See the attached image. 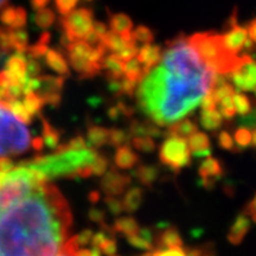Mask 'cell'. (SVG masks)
I'll use <instances>...</instances> for the list:
<instances>
[{"label":"cell","instance_id":"8992f818","mask_svg":"<svg viewBox=\"0 0 256 256\" xmlns=\"http://www.w3.org/2000/svg\"><path fill=\"white\" fill-rule=\"evenodd\" d=\"M66 57L72 68L80 75V78H92L102 70V60L107 54L104 44L92 46L86 40H74L64 44Z\"/></svg>","mask_w":256,"mask_h":256},{"label":"cell","instance_id":"7dc6e473","mask_svg":"<svg viewBox=\"0 0 256 256\" xmlns=\"http://www.w3.org/2000/svg\"><path fill=\"white\" fill-rule=\"evenodd\" d=\"M108 81V90L110 92L112 95L120 96L122 95L121 90V78H107Z\"/></svg>","mask_w":256,"mask_h":256},{"label":"cell","instance_id":"4316f807","mask_svg":"<svg viewBox=\"0 0 256 256\" xmlns=\"http://www.w3.org/2000/svg\"><path fill=\"white\" fill-rule=\"evenodd\" d=\"M200 124L208 130H217L220 128L223 124V116L220 113V110H202L200 116Z\"/></svg>","mask_w":256,"mask_h":256},{"label":"cell","instance_id":"83f0119b","mask_svg":"<svg viewBox=\"0 0 256 256\" xmlns=\"http://www.w3.org/2000/svg\"><path fill=\"white\" fill-rule=\"evenodd\" d=\"M110 30L116 34H122L133 30V20L126 14H114L110 16Z\"/></svg>","mask_w":256,"mask_h":256},{"label":"cell","instance_id":"ffe728a7","mask_svg":"<svg viewBox=\"0 0 256 256\" xmlns=\"http://www.w3.org/2000/svg\"><path fill=\"white\" fill-rule=\"evenodd\" d=\"M44 58H46L48 66H50V68L52 69L54 72L58 74V75L63 76V78H68V76H70L69 64L60 51L48 49L46 54L44 55Z\"/></svg>","mask_w":256,"mask_h":256},{"label":"cell","instance_id":"4dcf8cb0","mask_svg":"<svg viewBox=\"0 0 256 256\" xmlns=\"http://www.w3.org/2000/svg\"><path fill=\"white\" fill-rule=\"evenodd\" d=\"M252 134L249 128L246 127H240L235 130L234 138H235V144L238 145V151L241 152L243 150H246L247 147L252 145Z\"/></svg>","mask_w":256,"mask_h":256},{"label":"cell","instance_id":"cb8c5ba5","mask_svg":"<svg viewBox=\"0 0 256 256\" xmlns=\"http://www.w3.org/2000/svg\"><path fill=\"white\" fill-rule=\"evenodd\" d=\"M102 69H106L107 78H121L124 76V62L118 58L113 52L104 57L102 60Z\"/></svg>","mask_w":256,"mask_h":256},{"label":"cell","instance_id":"db71d44e","mask_svg":"<svg viewBox=\"0 0 256 256\" xmlns=\"http://www.w3.org/2000/svg\"><path fill=\"white\" fill-rule=\"evenodd\" d=\"M88 200H89V202H90L92 204H96L98 203V200H101V196H100V192L98 191H92L90 194H88Z\"/></svg>","mask_w":256,"mask_h":256},{"label":"cell","instance_id":"7c38bea8","mask_svg":"<svg viewBox=\"0 0 256 256\" xmlns=\"http://www.w3.org/2000/svg\"><path fill=\"white\" fill-rule=\"evenodd\" d=\"M130 182H132L130 176L121 174L116 168H112L110 171H106L100 188L107 196H120L130 186Z\"/></svg>","mask_w":256,"mask_h":256},{"label":"cell","instance_id":"d590c367","mask_svg":"<svg viewBox=\"0 0 256 256\" xmlns=\"http://www.w3.org/2000/svg\"><path fill=\"white\" fill-rule=\"evenodd\" d=\"M234 106H235L236 113H238L240 115L248 114L252 110L250 98L247 95L242 94V92H235V94H234Z\"/></svg>","mask_w":256,"mask_h":256},{"label":"cell","instance_id":"5bb4252c","mask_svg":"<svg viewBox=\"0 0 256 256\" xmlns=\"http://www.w3.org/2000/svg\"><path fill=\"white\" fill-rule=\"evenodd\" d=\"M188 146L196 158H206L211 154V144L209 136L203 132H194L188 136Z\"/></svg>","mask_w":256,"mask_h":256},{"label":"cell","instance_id":"816d5d0a","mask_svg":"<svg viewBox=\"0 0 256 256\" xmlns=\"http://www.w3.org/2000/svg\"><path fill=\"white\" fill-rule=\"evenodd\" d=\"M92 30H94L101 38L104 37L106 34V32L108 31L107 25H106L104 23H102V22H94V24H92Z\"/></svg>","mask_w":256,"mask_h":256},{"label":"cell","instance_id":"30bf717a","mask_svg":"<svg viewBox=\"0 0 256 256\" xmlns=\"http://www.w3.org/2000/svg\"><path fill=\"white\" fill-rule=\"evenodd\" d=\"M228 28V31L222 34L224 46L232 52L238 54L243 49L246 40H248L249 36L247 28H243L238 23L236 11H234L232 17L229 18Z\"/></svg>","mask_w":256,"mask_h":256},{"label":"cell","instance_id":"6f0895ef","mask_svg":"<svg viewBox=\"0 0 256 256\" xmlns=\"http://www.w3.org/2000/svg\"><path fill=\"white\" fill-rule=\"evenodd\" d=\"M88 2H90V0H88Z\"/></svg>","mask_w":256,"mask_h":256},{"label":"cell","instance_id":"8d00e7d4","mask_svg":"<svg viewBox=\"0 0 256 256\" xmlns=\"http://www.w3.org/2000/svg\"><path fill=\"white\" fill-rule=\"evenodd\" d=\"M104 206L113 216H119L124 212L122 200L115 196H107L104 198Z\"/></svg>","mask_w":256,"mask_h":256},{"label":"cell","instance_id":"9a60e30c","mask_svg":"<svg viewBox=\"0 0 256 256\" xmlns=\"http://www.w3.org/2000/svg\"><path fill=\"white\" fill-rule=\"evenodd\" d=\"M249 229H250V220H249L248 216L243 212L240 214L230 226L228 236H226L228 241L234 246L241 244Z\"/></svg>","mask_w":256,"mask_h":256},{"label":"cell","instance_id":"7402d4cb","mask_svg":"<svg viewBox=\"0 0 256 256\" xmlns=\"http://www.w3.org/2000/svg\"><path fill=\"white\" fill-rule=\"evenodd\" d=\"M110 138V130L98 124H88L87 128V144L92 148H100L107 145Z\"/></svg>","mask_w":256,"mask_h":256},{"label":"cell","instance_id":"6da1fadb","mask_svg":"<svg viewBox=\"0 0 256 256\" xmlns=\"http://www.w3.org/2000/svg\"><path fill=\"white\" fill-rule=\"evenodd\" d=\"M72 214L40 170L0 162V255H64Z\"/></svg>","mask_w":256,"mask_h":256},{"label":"cell","instance_id":"d6986e66","mask_svg":"<svg viewBox=\"0 0 256 256\" xmlns=\"http://www.w3.org/2000/svg\"><path fill=\"white\" fill-rule=\"evenodd\" d=\"M26 11L22 8H6L0 14V19L6 26L20 28L26 23Z\"/></svg>","mask_w":256,"mask_h":256},{"label":"cell","instance_id":"7a4b0ae2","mask_svg":"<svg viewBox=\"0 0 256 256\" xmlns=\"http://www.w3.org/2000/svg\"><path fill=\"white\" fill-rule=\"evenodd\" d=\"M214 75L180 34L168 42L160 62L138 83V107L159 127L168 126L196 110Z\"/></svg>","mask_w":256,"mask_h":256},{"label":"cell","instance_id":"bcb514c9","mask_svg":"<svg viewBox=\"0 0 256 256\" xmlns=\"http://www.w3.org/2000/svg\"><path fill=\"white\" fill-rule=\"evenodd\" d=\"M88 217L92 222L98 223V226H101V224H104L106 222L104 210L98 209V208H92V209L88 211Z\"/></svg>","mask_w":256,"mask_h":256},{"label":"cell","instance_id":"ac0fdd59","mask_svg":"<svg viewBox=\"0 0 256 256\" xmlns=\"http://www.w3.org/2000/svg\"><path fill=\"white\" fill-rule=\"evenodd\" d=\"M130 136H153L160 138L164 136L158 124L153 121H140L133 120L130 124Z\"/></svg>","mask_w":256,"mask_h":256},{"label":"cell","instance_id":"603a6c76","mask_svg":"<svg viewBox=\"0 0 256 256\" xmlns=\"http://www.w3.org/2000/svg\"><path fill=\"white\" fill-rule=\"evenodd\" d=\"M198 126L192 120L184 119L180 121L178 120V122L171 124V126L168 127L164 136H180V138H188L190 136L192 133L197 132Z\"/></svg>","mask_w":256,"mask_h":256},{"label":"cell","instance_id":"9f6ffc18","mask_svg":"<svg viewBox=\"0 0 256 256\" xmlns=\"http://www.w3.org/2000/svg\"><path fill=\"white\" fill-rule=\"evenodd\" d=\"M8 0H0V10H2L4 6L6 5V2H8Z\"/></svg>","mask_w":256,"mask_h":256},{"label":"cell","instance_id":"e575fe53","mask_svg":"<svg viewBox=\"0 0 256 256\" xmlns=\"http://www.w3.org/2000/svg\"><path fill=\"white\" fill-rule=\"evenodd\" d=\"M132 34L136 43L150 44L153 43V40H154V34H153V31L150 28L145 26V25L136 26L134 30H132Z\"/></svg>","mask_w":256,"mask_h":256},{"label":"cell","instance_id":"9c48e42d","mask_svg":"<svg viewBox=\"0 0 256 256\" xmlns=\"http://www.w3.org/2000/svg\"><path fill=\"white\" fill-rule=\"evenodd\" d=\"M228 78L238 90L256 92V60L247 54L240 56L235 69Z\"/></svg>","mask_w":256,"mask_h":256},{"label":"cell","instance_id":"484cf974","mask_svg":"<svg viewBox=\"0 0 256 256\" xmlns=\"http://www.w3.org/2000/svg\"><path fill=\"white\" fill-rule=\"evenodd\" d=\"M114 234H122L127 238V236L134 235L138 232V230L140 229L139 223L136 218L133 217L127 216V217H120V218L115 220V222L112 226Z\"/></svg>","mask_w":256,"mask_h":256},{"label":"cell","instance_id":"5b68a950","mask_svg":"<svg viewBox=\"0 0 256 256\" xmlns=\"http://www.w3.org/2000/svg\"><path fill=\"white\" fill-rule=\"evenodd\" d=\"M188 42L214 72L229 76L238 62L240 56L226 49L223 43V36L216 32H197L188 37Z\"/></svg>","mask_w":256,"mask_h":256},{"label":"cell","instance_id":"44dd1931","mask_svg":"<svg viewBox=\"0 0 256 256\" xmlns=\"http://www.w3.org/2000/svg\"><path fill=\"white\" fill-rule=\"evenodd\" d=\"M159 176L160 170L154 165H139L133 172V177L146 188H152Z\"/></svg>","mask_w":256,"mask_h":256},{"label":"cell","instance_id":"f35d334b","mask_svg":"<svg viewBox=\"0 0 256 256\" xmlns=\"http://www.w3.org/2000/svg\"><path fill=\"white\" fill-rule=\"evenodd\" d=\"M108 165H110V162H108L107 156H104L102 154H98L92 164V174H95V176L104 174L106 171H107V168H108Z\"/></svg>","mask_w":256,"mask_h":256},{"label":"cell","instance_id":"52a82bcc","mask_svg":"<svg viewBox=\"0 0 256 256\" xmlns=\"http://www.w3.org/2000/svg\"><path fill=\"white\" fill-rule=\"evenodd\" d=\"M63 31L62 43L84 40L87 34L92 28L94 24V14L90 8H74L69 14H64L60 22Z\"/></svg>","mask_w":256,"mask_h":256},{"label":"cell","instance_id":"ab89813d","mask_svg":"<svg viewBox=\"0 0 256 256\" xmlns=\"http://www.w3.org/2000/svg\"><path fill=\"white\" fill-rule=\"evenodd\" d=\"M217 142H218V145L220 146V148L226 150V151L236 152L235 142L232 140L230 133L226 132V130H222V132H220L218 136H217Z\"/></svg>","mask_w":256,"mask_h":256},{"label":"cell","instance_id":"7bdbcfd3","mask_svg":"<svg viewBox=\"0 0 256 256\" xmlns=\"http://www.w3.org/2000/svg\"><path fill=\"white\" fill-rule=\"evenodd\" d=\"M238 124L242 127L249 128V130L256 128V110H252L248 114L241 115V118L238 119Z\"/></svg>","mask_w":256,"mask_h":256},{"label":"cell","instance_id":"ee69618b","mask_svg":"<svg viewBox=\"0 0 256 256\" xmlns=\"http://www.w3.org/2000/svg\"><path fill=\"white\" fill-rule=\"evenodd\" d=\"M100 250H101L102 254H106V255H115V254H116L118 244H116V241H115L114 236H108L107 240H106V241L101 244Z\"/></svg>","mask_w":256,"mask_h":256},{"label":"cell","instance_id":"836d02e7","mask_svg":"<svg viewBox=\"0 0 256 256\" xmlns=\"http://www.w3.org/2000/svg\"><path fill=\"white\" fill-rule=\"evenodd\" d=\"M130 144L136 151L151 153L156 150V142L151 136H134L130 139Z\"/></svg>","mask_w":256,"mask_h":256},{"label":"cell","instance_id":"4fadbf2b","mask_svg":"<svg viewBox=\"0 0 256 256\" xmlns=\"http://www.w3.org/2000/svg\"><path fill=\"white\" fill-rule=\"evenodd\" d=\"M162 48L159 46H153L152 43L144 44V46L140 48L136 54V58L139 60V62L142 64L145 75L160 62V60H162Z\"/></svg>","mask_w":256,"mask_h":256},{"label":"cell","instance_id":"681fc988","mask_svg":"<svg viewBox=\"0 0 256 256\" xmlns=\"http://www.w3.org/2000/svg\"><path fill=\"white\" fill-rule=\"evenodd\" d=\"M243 214H246L248 217H250L252 222L256 223V194L255 196L252 198L250 202L246 206L244 210H243Z\"/></svg>","mask_w":256,"mask_h":256},{"label":"cell","instance_id":"60d3db41","mask_svg":"<svg viewBox=\"0 0 256 256\" xmlns=\"http://www.w3.org/2000/svg\"><path fill=\"white\" fill-rule=\"evenodd\" d=\"M185 252H186V255H192V256L214 255L215 254V248H214V244H211V243H206V244L200 246V247L185 249Z\"/></svg>","mask_w":256,"mask_h":256},{"label":"cell","instance_id":"d6a6232c","mask_svg":"<svg viewBox=\"0 0 256 256\" xmlns=\"http://www.w3.org/2000/svg\"><path fill=\"white\" fill-rule=\"evenodd\" d=\"M130 142V133L120 128H112L110 130V138H108V145L112 147H119Z\"/></svg>","mask_w":256,"mask_h":256},{"label":"cell","instance_id":"ba28073f","mask_svg":"<svg viewBox=\"0 0 256 256\" xmlns=\"http://www.w3.org/2000/svg\"><path fill=\"white\" fill-rule=\"evenodd\" d=\"M159 159L174 174L188 168L191 162V152L185 138L168 136L159 147Z\"/></svg>","mask_w":256,"mask_h":256},{"label":"cell","instance_id":"f5cc1de1","mask_svg":"<svg viewBox=\"0 0 256 256\" xmlns=\"http://www.w3.org/2000/svg\"><path fill=\"white\" fill-rule=\"evenodd\" d=\"M50 0H31V5L34 10H40L43 8H46L48 4H49Z\"/></svg>","mask_w":256,"mask_h":256},{"label":"cell","instance_id":"74e56055","mask_svg":"<svg viewBox=\"0 0 256 256\" xmlns=\"http://www.w3.org/2000/svg\"><path fill=\"white\" fill-rule=\"evenodd\" d=\"M127 241L130 243V246H133V247H136L138 249H144V250H152L153 248V243L147 241L142 236L139 235V234H134V235H130V236H127Z\"/></svg>","mask_w":256,"mask_h":256},{"label":"cell","instance_id":"11a10c76","mask_svg":"<svg viewBox=\"0 0 256 256\" xmlns=\"http://www.w3.org/2000/svg\"><path fill=\"white\" fill-rule=\"evenodd\" d=\"M252 145L256 148V128L254 130V134H252Z\"/></svg>","mask_w":256,"mask_h":256},{"label":"cell","instance_id":"e0dca14e","mask_svg":"<svg viewBox=\"0 0 256 256\" xmlns=\"http://www.w3.org/2000/svg\"><path fill=\"white\" fill-rule=\"evenodd\" d=\"M140 158L136 152L127 145H121L118 147L114 156V162L118 168L130 170L139 164Z\"/></svg>","mask_w":256,"mask_h":256},{"label":"cell","instance_id":"b9f144b4","mask_svg":"<svg viewBox=\"0 0 256 256\" xmlns=\"http://www.w3.org/2000/svg\"><path fill=\"white\" fill-rule=\"evenodd\" d=\"M78 4V0H55V6L62 16L69 14Z\"/></svg>","mask_w":256,"mask_h":256},{"label":"cell","instance_id":"1f68e13d","mask_svg":"<svg viewBox=\"0 0 256 256\" xmlns=\"http://www.w3.org/2000/svg\"><path fill=\"white\" fill-rule=\"evenodd\" d=\"M56 19V14L52 10L43 8L40 10H37V14L34 16V20L36 24L42 28H48L54 24Z\"/></svg>","mask_w":256,"mask_h":256},{"label":"cell","instance_id":"c3c4849f","mask_svg":"<svg viewBox=\"0 0 256 256\" xmlns=\"http://www.w3.org/2000/svg\"><path fill=\"white\" fill-rule=\"evenodd\" d=\"M92 234H94V232H92L90 229H86V230H83V232H80L78 235H76V240H78L80 248L86 247V246L90 243V240L92 238Z\"/></svg>","mask_w":256,"mask_h":256},{"label":"cell","instance_id":"f6af8a7d","mask_svg":"<svg viewBox=\"0 0 256 256\" xmlns=\"http://www.w3.org/2000/svg\"><path fill=\"white\" fill-rule=\"evenodd\" d=\"M138 83L133 80L126 78V76H122L121 78V90H122V95H127L130 98H133L134 92H136V87Z\"/></svg>","mask_w":256,"mask_h":256},{"label":"cell","instance_id":"2e32d148","mask_svg":"<svg viewBox=\"0 0 256 256\" xmlns=\"http://www.w3.org/2000/svg\"><path fill=\"white\" fill-rule=\"evenodd\" d=\"M156 246L158 249L184 248L183 238L176 226H168L162 232H159L156 238Z\"/></svg>","mask_w":256,"mask_h":256},{"label":"cell","instance_id":"3957f363","mask_svg":"<svg viewBox=\"0 0 256 256\" xmlns=\"http://www.w3.org/2000/svg\"><path fill=\"white\" fill-rule=\"evenodd\" d=\"M28 124L4 104H0V162L10 160L46 146L43 136H34Z\"/></svg>","mask_w":256,"mask_h":256},{"label":"cell","instance_id":"f1b7e54d","mask_svg":"<svg viewBox=\"0 0 256 256\" xmlns=\"http://www.w3.org/2000/svg\"><path fill=\"white\" fill-rule=\"evenodd\" d=\"M134 42V40H133ZM101 43L104 44L107 51L110 52H116L122 49L124 46H126L130 42H126L119 34L114 31H107L104 37L101 38Z\"/></svg>","mask_w":256,"mask_h":256},{"label":"cell","instance_id":"8fae6325","mask_svg":"<svg viewBox=\"0 0 256 256\" xmlns=\"http://www.w3.org/2000/svg\"><path fill=\"white\" fill-rule=\"evenodd\" d=\"M224 174L223 164L220 160L212 158V156H206V160L202 162L198 168V176L200 178V186L206 190H212L216 186V183L222 178Z\"/></svg>","mask_w":256,"mask_h":256},{"label":"cell","instance_id":"f907efd6","mask_svg":"<svg viewBox=\"0 0 256 256\" xmlns=\"http://www.w3.org/2000/svg\"><path fill=\"white\" fill-rule=\"evenodd\" d=\"M247 30H248L249 38L254 42L256 46V18L252 19V20L247 24Z\"/></svg>","mask_w":256,"mask_h":256},{"label":"cell","instance_id":"d4e9b609","mask_svg":"<svg viewBox=\"0 0 256 256\" xmlns=\"http://www.w3.org/2000/svg\"><path fill=\"white\" fill-rule=\"evenodd\" d=\"M144 200V191L142 188H130L124 194L122 200L124 210L128 214H133L139 210L142 206Z\"/></svg>","mask_w":256,"mask_h":256},{"label":"cell","instance_id":"277c9868","mask_svg":"<svg viewBox=\"0 0 256 256\" xmlns=\"http://www.w3.org/2000/svg\"><path fill=\"white\" fill-rule=\"evenodd\" d=\"M98 153L92 147L70 148L64 145L57 146V151L49 156H40L25 162L32 168L40 170L48 178H76L83 166L92 165Z\"/></svg>","mask_w":256,"mask_h":256},{"label":"cell","instance_id":"f546056e","mask_svg":"<svg viewBox=\"0 0 256 256\" xmlns=\"http://www.w3.org/2000/svg\"><path fill=\"white\" fill-rule=\"evenodd\" d=\"M124 75L126 78L133 80L136 83L142 81V78L145 76V72H144L142 64L139 62V60L136 57H133L132 60L124 62Z\"/></svg>","mask_w":256,"mask_h":256}]
</instances>
